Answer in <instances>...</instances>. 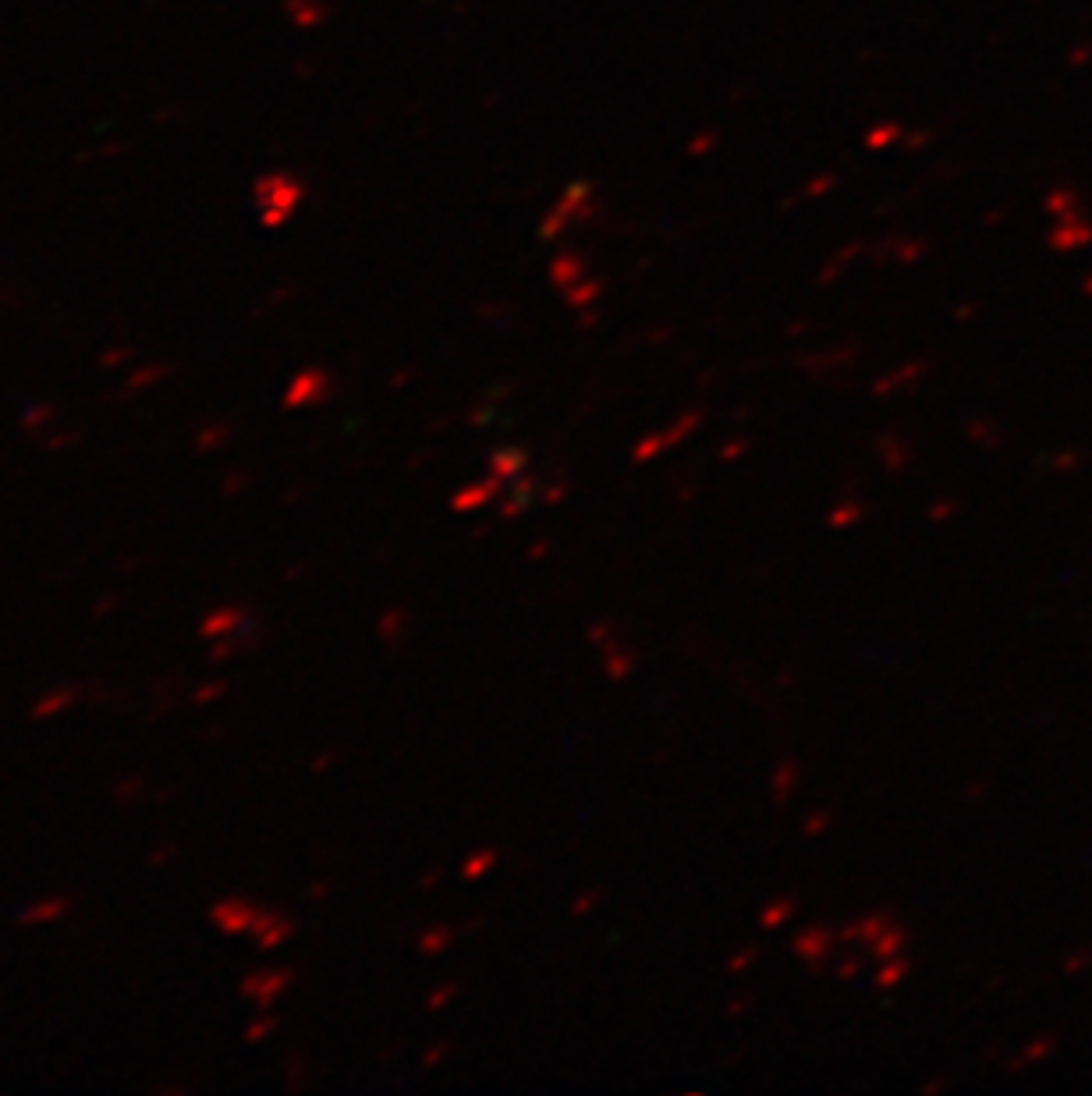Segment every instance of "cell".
<instances>
[{"label": "cell", "mask_w": 1092, "mask_h": 1096, "mask_svg": "<svg viewBox=\"0 0 1092 1096\" xmlns=\"http://www.w3.org/2000/svg\"><path fill=\"white\" fill-rule=\"evenodd\" d=\"M872 951H876L880 958H898V951H901V933H898V929H887V937H883Z\"/></svg>", "instance_id": "9c48e42d"}, {"label": "cell", "mask_w": 1092, "mask_h": 1096, "mask_svg": "<svg viewBox=\"0 0 1092 1096\" xmlns=\"http://www.w3.org/2000/svg\"><path fill=\"white\" fill-rule=\"evenodd\" d=\"M230 653H238V642H224V646H213V660H228Z\"/></svg>", "instance_id": "ffe728a7"}, {"label": "cell", "mask_w": 1092, "mask_h": 1096, "mask_svg": "<svg viewBox=\"0 0 1092 1096\" xmlns=\"http://www.w3.org/2000/svg\"><path fill=\"white\" fill-rule=\"evenodd\" d=\"M75 695H78L75 689H60V693H50L47 699H40V702L32 706V717H36V720H47V717H54V713H60L64 706H71V702H75Z\"/></svg>", "instance_id": "8992f818"}, {"label": "cell", "mask_w": 1092, "mask_h": 1096, "mask_svg": "<svg viewBox=\"0 0 1092 1096\" xmlns=\"http://www.w3.org/2000/svg\"><path fill=\"white\" fill-rule=\"evenodd\" d=\"M905 976V962H898V965H887L883 973H880V986H894V983Z\"/></svg>", "instance_id": "9a60e30c"}, {"label": "cell", "mask_w": 1092, "mask_h": 1096, "mask_svg": "<svg viewBox=\"0 0 1092 1096\" xmlns=\"http://www.w3.org/2000/svg\"><path fill=\"white\" fill-rule=\"evenodd\" d=\"M294 983V973L291 969H266V973H252L248 980L241 983V993L252 997L259 1008H270L284 990Z\"/></svg>", "instance_id": "6da1fadb"}, {"label": "cell", "mask_w": 1092, "mask_h": 1096, "mask_svg": "<svg viewBox=\"0 0 1092 1096\" xmlns=\"http://www.w3.org/2000/svg\"><path fill=\"white\" fill-rule=\"evenodd\" d=\"M71 440H75V433H68V437H54V440H50L47 448H54V451H58V448H68Z\"/></svg>", "instance_id": "44dd1931"}, {"label": "cell", "mask_w": 1092, "mask_h": 1096, "mask_svg": "<svg viewBox=\"0 0 1092 1096\" xmlns=\"http://www.w3.org/2000/svg\"><path fill=\"white\" fill-rule=\"evenodd\" d=\"M259 912L263 909H256V905H248V901H241V898H224V901H217L213 909H210V919L217 923V929H224V933H248L252 923L259 919Z\"/></svg>", "instance_id": "7a4b0ae2"}, {"label": "cell", "mask_w": 1092, "mask_h": 1096, "mask_svg": "<svg viewBox=\"0 0 1092 1096\" xmlns=\"http://www.w3.org/2000/svg\"><path fill=\"white\" fill-rule=\"evenodd\" d=\"M142 788V781H121V788H117V799H131L135 792Z\"/></svg>", "instance_id": "ac0fdd59"}, {"label": "cell", "mask_w": 1092, "mask_h": 1096, "mask_svg": "<svg viewBox=\"0 0 1092 1096\" xmlns=\"http://www.w3.org/2000/svg\"><path fill=\"white\" fill-rule=\"evenodd\" d=\"M224 437H228V426H210V430H203V433H199V451L217 448Z\"/></svg>", "instance_id": "30bf717a"}, {"label": "cell", "mask_w": 1092, "mask_h": 1096, "mask_svg": "<svg viewBox=\"0 0 1092 1096\" xmlns=\"http://www.w3.org/2000/svg\"><path fill=\"white\" fill-rule=\"evenodd\" d=\"M791 912V901H784V905H770L766 909V916H763V923L773 926V923H784V916Z\"/></svg>", "instance_id": "5bb4252c"}, {"label": "cell", "mask_w": 1092, "mask_h": 1096, "mask_svg": "<svg viewBox=\"0 0 1092 1096\" xmlns=\"http://www.w3.org/2000/svg\"><path fill=\"white\" fill-rule=\"evenodd\" d=\"M493 494H497V483H483V486H472V490L458 494L455 508H479V504H483V501H490Z\"/></svg>", "instance_id": "52a82bcc"}, {"label": "cell", "mask_w": 1092, "mask_h": 1096, "mask_svg": "<svg viewBox=\"0 0 1092 1096\" xmlns=\"http://www.w3.org/2000/svg\"><path fill=\"white\" fill-rule=\"evenodd\" d=\"M224 693H228V682H210V685H203V689L195 693V702H213V699H221Z\"/></svg>", "instance_id": "4fadbf2b"}, {"label": "cell", "mask_w": 1092, "mask_h": 1096, "mask_svg": "<svg viewBox=\"0 0 1092 1096\" xmlns=\"http://www.w3.org/2000/svg\"><path fill=\"white\" fill-rule=\"evenodd\" d=\"M444 944H447V933H429V937H426V940H422V947H426V951H433V947H437V951H440V947H444Z\"/></svg>", "instance_id": "d6986e66"}, {"label": "cell", "mask_w": 1092, "mask_h": 1096, "mask_svg": "<svg viewBox=\"0 0 1092 1096\" xmlns=\"http://www.w3.org/2000/svg\"><path fill=\"white\" fill-rule=\"evenodd\" d=\"M490 863H493V852H483L479 859H472V863L465 865V873H468V876H479V873H483V869H486Z\"/></svg>", "instance_id": "e0dca14e"}, {"label": "cell", "mask_w": 1092, "mask_h": 1096, "mask_svg": "<svg viewBox=\"0 0 1092 1096\" xmlns=\"http://www.w3.org/2000/svg\"><path fill=\"white\" fill-rule=\"evenodd\" d=\"M248 933L259 940V947L274 951L277 944H284L291 933H294V926H291V919L277 916V912H259V919L252 923V929H248Z\"/></svg>", "instance_id": "3957f363"}, {"label": "cell", "mask_w": 1092, "mask_h": 1096, "mask_svg": "<svg viewBox=\"0 0 1092 1096\" xmlns=\"http://www.w3.org/2000/svg\"><path fill=\"white\" fill-rule=\"evenodd\" d=\"M241 621H245V614H241V611H234V607H228V611H217V614H210V618L203 621V635H206V639H224L228 632L241 629Z\"/></svg>", "instance_id": "5b68a950"}, {"label": "cell", "mask_w": 1092, "mask_h": 1096, "mask_svg": "<svg viewBox=\"0 0 1092 1096\" xmlns=\"http://www.w3.org/2000/svg\"><path fill=\"white\" fill-rule=\"evenodd\" d=\"M521 462H525L521 451H497V455H493V472H497V476H515L518 468H521Z\"/></svg>", "instance_id": "ba28073f"}, {"label": "cell", "mask_w": 1092, "mask_h": 1096, "mask_svg": "<svg viewBox=\"0 0 1092 1096\" xmlns=\"http://www.w3.org/2000/svg\"><path fill=\"white\" fill-rule=\"evenodd\" d=\"M819 944H826V933H802V937H799V951H805L808 958H816Z\"/></svg>", "instance_id": "7c38bea8"}, {"label": "cell", "mask_w": 1092, "mask_h": 1096, "mask_svg": "<svg viewBox=\"0 0 1092 1096\" xmlns=\"http://www.w3.org/2000/svg\"><path fill=\"white\" fill-rule=\"evenodd\" d=\"M54 415V408H32L29 415H25V430H32V426H40V422H47Z\"/></svg>", "instance_id": "2e32d148"}, {"label": "cell", "mask_w": 1092, "mask_h": 1096, "mask_svg": "<svg viewBox=\"0 0 1092 1096\" xmlns=\"http://www.w3.org/2000/svg\"><path fill=\"white\" fill-rule=\"evenodd\" d=\"M71 909V901L68 898H47V901H32L22 916H18V923L22 926H36V923H54L60 919L64 912Z\"/></svg>", "instance_id": "277c9868"}, {"label": "cell", "mask_w": 1092, "mask_h": 1096, "mask_svg": "<svg viewBox=\"0 0 1092 1096\" xmlns=\"http://www.w3.org/2000/svg\"><path fill=\"white\" fill-rule=\"evenodd\" d=\"M270 1033H274V1015H266V1011H263V1015H259V1019L248 1026V1033H245V1037L256 1043V1039L270 1037Z\"/></svg>", "instance_id": "8fae6325"}]
</instances>
